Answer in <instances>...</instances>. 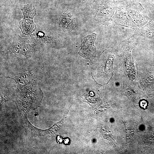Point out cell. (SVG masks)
Segmentation results:
<instances>
[{"mask_svg": "<svg viewBox=\"0 0 154 154\" xmlns=\"http://www.w3.org/2000/svg\"><path fill=\"white\" fill-rule=\"evenodd\" d=\"M82 98L83 101L92 106L97 103L98 100L96 94L92 91L85 93L82 95Z\"/></svg>", "mask_w": 154, "mask_h": 154, "instance_id": "52a82bcc", "label": "cell"}, {"mask_svg": "<svg viewBox=\"0 0 154 154\" xmlns=\"http://www.w3.org/2000/svg\"><path fill=\"white\" fill-rule=\"evenodd\" d=\"M76 22L73 13L68 9L59 18L58 25L64 32H70L75 28Z\"/></svg>", "mask_w": 154, "mask_h": 154, "instance_id": "277c9868", "label": "cell"}, {"mask_svg": "<svg viewBox=\"0 0 154 154\" xmlns=\"http://www.w3.org/2000/svg\"><path fill=\"white\" fill-rule=\"evenodd\" d=\"M18 26L23 35L30 36L37 28L33 20L24 18L19 21Z\"/></svg>", "mask_w": 154, "mask_h": 154, "instance_id": "5b68a950", "label": "cell"}, {"mask_svg": "<svg viewBox=\"0 0 154 154\" xmlns=\"http://www.w3.org/2000/svg\"><path fill=\"white\" fill-rule=\"evenodd\" d=\"M97 35L95 33L82 39L81 48L79 54L82 57L89 59L91 62L96 58V52L94 42Z\"/></svg>", "mask_w": 154, "mask_h": 154, "instance_id": "7a4b0ae2", "label": "cell"}, {"mask_svg": "<svg viewBox=\"0 0 154 154\" xmlns=\"http://www.w3.org/2000/svg\"><path fill=\"white\" fill-rule=\"evenodd\" d=\"M36 42L37 41L32 38H23L16 34L13 38L12 44L7 51L15 53L29 55L36 49Z\"/></svg>", "mask_w": 154, "mask_h": 154, "instance_id": "6da1fadb", "label": "cell"}, {"mask_svg": "<svg viewBox=\"0 0 154 154\" xmlns=\"http://www.w3.org/2000/svg\"><path fill=\"white\" fill-rule=\"evenodd\" d=\"M30 37L37 41L53 47H59L61 40L58 37L51 33L39 31L35 32Z\"/></svg>", "mask_w": 154, "mask_h": 154, "instance_id": "3957f363", "label": "cell"}, {"mask_svg": "<svg viewBox=\"0 0 154 154\" xmlns=\"http://www.w3.org/2000/svg\"><path fill=\"white\" fill-rule=\"evenodd\" d=\"M23 18L33 20L36 15L35 6L32 4H27L25 5L21 9Z\"/></svg>", "mask_w": 154, "mask_h": 154, "instance_id": "8992f818", "label": "cell"}, {"mask_svg": "<svg viewBox=\"0 0 154 154\" xmlns=\"http://www.w3.org/2000/svg\"><path fill=\"white\" fill-rule=\"evenodd\" d=\"M147 105L146 102L145 101H143L141 103V106L142 107L145 108Z\"/></svg>", "mask_w": 154, "mask_h": 154, "instance_id": "ba28073f", "label": "cell"}]
</instances>
